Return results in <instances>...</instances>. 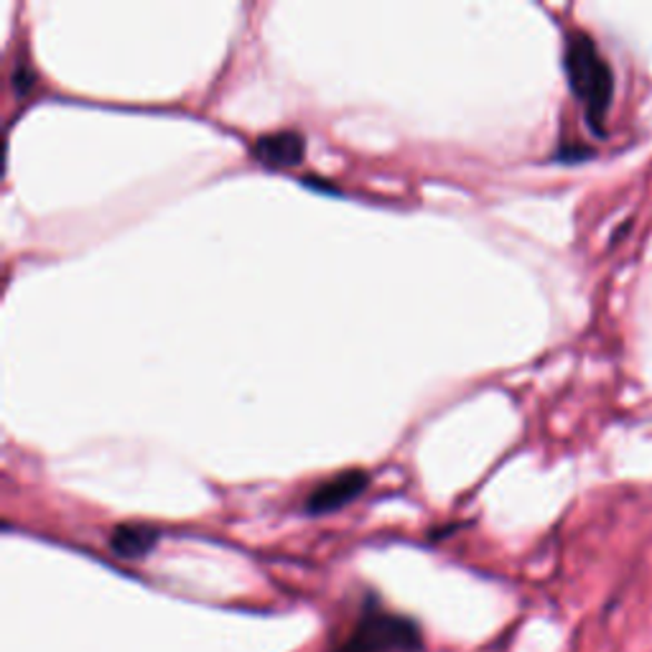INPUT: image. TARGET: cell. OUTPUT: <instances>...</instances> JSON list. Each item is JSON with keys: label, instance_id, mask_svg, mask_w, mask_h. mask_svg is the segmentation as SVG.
Listing matches in <instances>:
<instances>
[{"label": "cell", "instance_id": "6da1fadb", "mask_svg": "<svg viewBox=\"0 0 652 652\" xmlns=\"http://www.w3.org/2000/svg\"><path fill=\"white\" fill-rule=\"evenodd\" d=\"M563 69H566L571 92L584 108L586 122L596 134H602L606 112L614 100V75L589 33H569L566 49H563Z\"/></svg>", "mask_w": 652, "mask_h": 652}, {"label": "cell", "instance_id": "7a4b0ae2", "mask_svg": "<svg viewBox=\"0 0 652 652\" xmlns=\"http://www.w3.org/2000/svg\"><path fill=\"white\" fill-rule=\"evenodd\" d=\"M421 650V630L405 616L365 610L355 628L334 652H416Z\"/></svg>", "mask_w": 652, "mask_h": 652}, {"label": "cell", "instance_id": "3957f363", "mask_svg": "<svg viewBox=\"0 0 652 652\" xmlns=\"http://www.w3.org/2000/svg\"><path fill=\"white\" fill-rule=\"evenodd\" d=\"M369 484V474L363 470H347L339 472L322 482L312 495L306 500V510L312 515H324V513H334V510L349 505L352 500H357Z\"/></svg>", "mask_w": 652, "mask_h": 652}, {"label": "cell", "instance_id": "277c9868", "mask_svg": "<svg viewBox=\"0 0 652 652\" xmlns=\"http://www.w3.org/2000/svg\"><path fill=\"white\" fill-rule=\"evenodd\" d=\"M253 151L268 166H296L304 161L306 140L298 130H276L255 140Z\"/></svg>", "mask_w": 652, "mask_h": 652}, {"label": "cell", "instance_id": "5b68a950", "mask_svg": "<svg viewBox=\"0 0 652 652\" xmlns=\"http://www.w3.org/2000/svg\"><path fill=\"white\" fill-rule=\"evenodd\" d=\"M161 533L154 525H140V523H126L118 525L110 535V549L120 559H144L154 551Z\"/></svg>", "mask_w": 652, "mask_h": 652}, {"label": "cell", "instance_id": "8992f818", "mask_svg": "<svg viewBox=\"0 0 652 652\" xmlns=\"http://www.w3.org/2000/svg\"><path fill=\"white\" fill-rule=\"evenodd\" d=\"M11 79H13L16 92H21V95H26L33 87V72L26 65H16Z\"/></svg>", "mask_w": 652, "mask_h": 652}]
</instances>
